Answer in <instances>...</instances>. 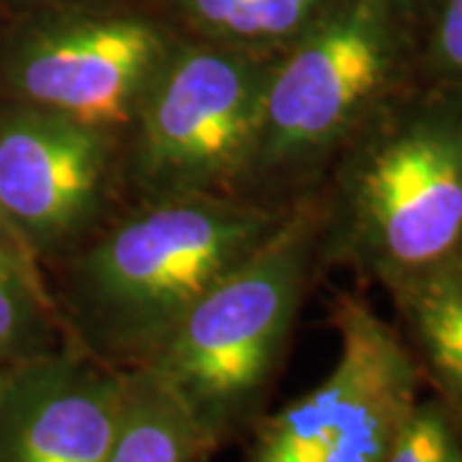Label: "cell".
I'll return each mask as SVG.
<instances>
[{"label":"cell","instance_id":"obj_19","mask_svg":"<svg viewBox=\"0 0 462 462\" xmlns=\"http://www.w3.org/2000/svg\"><path fill=\"white\" fill-rule=\"evenodd\" d=\"M0 14H3V3H0Z\"/></svg>","mask_w":462,"mask_h":462},{"label":"cell","instance_id":"obj_9","mask_svg":"<svg viewBox=\"0 0 462 462\" xmlns=\"http://www.w3.org/2000/svg\"><path fill=\"white\" fill-rule=\"evenodd\" d=\"M126 370L83 346L5 365L0 383V462H103L124 409Z\"/></svg>","mask_w":462,"mask_h":462},{"label":"cell","instance_id":"obj_8","mask_svg":"<svg viewBox=\"0 0 462 462\" xmlns=\"http://www.w3.org/2000/svg\"><path fill=\"white\" fill-rule=\"evenodd\" d=\"M124 206L118 139L0 103V211L42 270L69 257Z\"/></svg>","mask_w":462,"mask_h":462},{"label":"cell","instance_id":"obj_6","mask_svg":"<svg viewBox=\"0 0 462 462\" xmlns=\"http://www.w3.org/2000/svg\"><path fill=\"white\" fill-rule=\"evenodd\" d=\"M275 60L182 39L121 142L124 203L239 199Z\"/></svg>","mask_w":462,"mask_h":462},{"label":"cell","instance_id":"obj_18","mask_svg":"<svg viewBox=\"0 0 462 462\" xmlns=\"http://www.w3.org/2000/svg\"><path fill=\"white\" fill-rule=\"evenodd\" d=\"M3 370H5V367H3V365H0V383H3Z\"/></svg>","mask_w":462,"mask_h":462},{"label":"cell","instance_id":"obj_11","mask_svg":"<svg viewBox=\"0 0 462 462\" xmlns=\"http://www.w3.org/2000/svg\"><path fill=\"white\" fill-rule=\"evenodd\" d=\"M185 39L282 54L342 0H160Z\"/></svg>","mask_w":462,"mask_h":462},{"label":"cell","instance_id":"obj_1","mask_svg":"<svg viewBox=\"0 0 462 462\" xmlns=\"http://www.w3.org/2000/svg\"><path fill=\"white\" fill-rule=\"evenodd\" d=\"M288 208L216 196L124 206L44 270L65 339L118 370L149 367L188 311Z\"/></svg>","mask_w":462,"mask_h":462},{"label":"cell","instance_id":"obj_5","mask_svg":"<svg viewBox=\"0 0 462 462\" xmlns=\"http://www.w3.org/2000/svg\"><path fill=\"white\" fill-rule=\"evenodd\" d=\"M182 39L160 0L3 14L0 103L60 114L124 142Z\"/></svg>","mask_w":462,"mask_h":462},{"label":"cell","instance_id":"obj_3","mask_svg":"<svg viewBox=\"0 0 462 462\" xmlns=\"http://www.w3.org/2000/svg\"><path fill=\"white\" fill-rule=\"evenodd\" d=\"M324 211L311 190L247 260L200 298L149 365L218 452L264 413L300 306L324 273Z\"/></svg>","mask_w":462,"mask_h":462},{"label":"cell","instance_id":"obj_13","mask_svg":"<svg viewBox=\"0 0 462 462\" xmlns=\"http://www.w3.org/2000/svg\"><path fill=\"white\" fill-rule=\"evenodd\" d=\"M65 342L47 275L21 249L0 242V365H14Z\"/></svg>","mask_w":462,"mask_h":462},{"label":"cell","instance_id":"obj_2","mask_svg":"<svg viewBox=\"0 0 462 462\" xmlns=\"http://www.w3.org/2000/svg\"><path fill=\"white\" fill-rule=\"evenodd\" d=\"M321 263L383 291L462 254V88L413 80L319 182Z\"/></svg>","mask_w":462,"mask_h":462},{"label":"cell","instance_id":"obj_7","mask_svg":"<svg viewBox=\"0 0 462 462\" xmlns=\"http://www.w3.org/2000/svg\"><path fill=\"white\" fill-rule=\"evenodd\" d=\"M339 349L316 388L249 430L247 462H385L424 380L393 321L355 291L329 303Z\"/></svg>","mask_w":462,"mask_h":462},{"label":"cell","instance_id":"obj_17","mask_svg":"<svg viewBox=\"0 0 462 462\" xmlns=\"http://www.w3.org/2000/svg\"><path fill=\"white\" fill-rule=\"evenodd\" d=\"M0 242L3 245H11V247L21 249V252H26V249L21 247V242L16 239V234H14V229L8 226V221H5V216H3V211H0ZM29 254V252H26Z\"/></svg>","mask_w":462,"mask_h":462},{"label":"cell","instance_id":"obj_4","mask_svg":"<svg viewBox=\"0 0 462 462\" xmlns=\"http://www.w3.org/2000/svg\"><path fill=\"white\" fill-rule=\"evenodd\" d=\"M413 80L409 0H342L278 54L239 199L293 206L319 188L352 134Z\"/></svg>","mask_w":462,"mask_h":462},{"label":"cell","instance_id":"obj_14","mask_svg":"<svg viewBox=\"0 0 462 462\" xmlns=\"http://www.w3.org/2000/svg\"><path fill=\"white\" fill-rule=\"evenodd\" d=\"M419 78L462 88V0H409Z\"/></svg>","mask_w":462,"mask_h":462},{"label":"cell","instance_id":"obj_15","mask_svg":"<svg viewBox=\"0 0 462 462\" xmlns=\"http://www.w3.org/2000/svg\"><path fill=\"white\" fill-rule=\"evenodd\" d=\"M385 462H462V431L447 409L421 396Z\"/></svg>","mask_w":462,"mask_h":462},{"label":"cell","instance_id":"obj_12","mask_svg":"<svg viewBox=\"0 0 462 462\" xmlns=\"http://www.w3.org/2000/svg\"><path fill=\"white\" fill-rule=\"evenodd\" d=\"M214 447L152 367L126 370L124 409L103 462H208Z\"/></svg>","mask_w":462,"mask_h":462},{"label":"cell","instance_id":"obj_10","mask_svg":"<svg viewBox=\"0 0 462 462\" xmlns=\"http://www.w3.org/2000/svg\"><path fill=\"white\" fill-rule=\"evenodd\" d=\"M424 388L462 431V254L385 288Z\"/></svg>","mask_w":462,"mask_h":462},{"label":"cell","instance_id":"obj_16","mask_svg":"<svg viewBox=\"0 0 462 462\" xmlns=\"http://www.w3.org/2000/svg\"><path fill=\"white\" fill-rule=\"evenodd\" d=\"M0 3H3V14H14V11H29V8L67 5V3H103V0H0Z\"/></svg>","mask_w":462,"mask_h":462}]
</instances>
